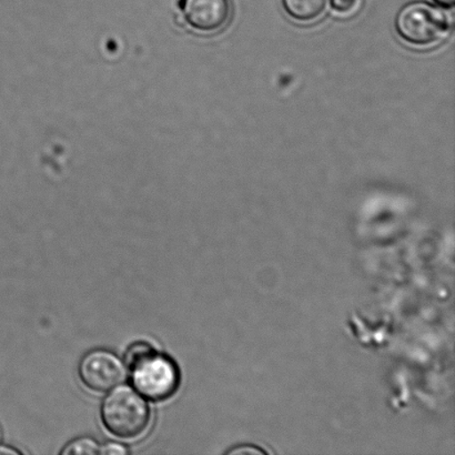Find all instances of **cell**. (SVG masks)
<instances>
[{
  "instance_id": "cell-10",
  "label": "cell",
  "mask_w": 455,
  "mask_h": 455,
  "mask_svg": "<svg viewBox=\"0 0 455 455\" xmlns=\"http://www.w3.org/2000/svg\"><path fill=\"white\" fill-rule=\"evenodd\" d=\"M2 454H8V455H16V454H21L20 451H18L17 449L9 448V447H0V455Z\"/></svg>"
},
{
  "instance_id": "cell-8",
  "label": "cell",
  "mask_w": 455,
  "mask_h": 455,
  "mask_svg": "<svg viewBox=\"0 0 455 455\" xmlns=\"http://www.w3.org/2000/svg\"><path fill=\"white\" fill-rule=\"evenodd\" d=\"M329 2L334 12L341 13V15H347V13L355 11L359 0H329Z\"/></svg>"
},
{
  "instance_id": "cell-5",
  "label": "cell",
  "mask_w": 455,
  "mask_h": 455,
  "mask_svg": "<svg viewBox=\"0 0 455 455\" xmlns=\"http://www.w3.org/2000/svg\"><path fill=\"white\" fill-rule=\"evenodd\" d=\"M182 17L195 33H220L229 24L232 7L230 0H180Z\"/></svg>"
},
{
  "instance_id": "cell-11",
  "label": "cell",
  "mask_w": 455,
  "mask_h": 455,
  "mask_svg": "<svg viewBox=\"0 0 455 455\" xmlns=\"http://www.w3.org/2000/svg\"><path fill=\"white\" fill-rule=\"evenodd\" d=\"M435 4L445 8H451L455 3V0H434Z\"/></svg>"
},
{
  "instance_id": "cell-1",
  "label": "cell",
  "mask_w": 455,
  "mask_h": 455,
  "mask_svg": "<svg viewBox=\"0 0 455 455\" xmlns=\"http://www.w3.org/2000/svg\"><path fill=\"white\" fill-rule=\"evenodd\" d=\"M131 381L138 394L154 403L171 399L180 387V370L175 360L138 341L124 355Z\"/></svg>"
},
{
  "instance_id": "cell-2",
  "label": "cell",
  "mask_w": 455,
  "mask_h": 455,
  "mask_svg": "<svg viewBox=\"0 0 455 455\" xmlns=\"http://www.w3.org/2000/svg\"><path fill=\"white\" fill-rule=\"evenodd\" d=\"M100 414L106 429L120 439L137 438L150 422L148 403L127 386L117 387L106 396Z\"/></svg>"
},
{
  "instance_id": "cell-7",
  "label": "cell",
  "mask_w": 455,
  "mask_h": 455,
  "mask_svg": "<svg viewBox=\"0 0 455 455\" xmlns=\"http://www.w3.org/2000/svg\"><path fill=\"white\" fill-rule=\"evenodd\" d=\"M100 453V445L92 438L76 439L61 450V455H97Z\"/></svg>"
},
{
  "instance_id": "cell-6",
  "label": "cell",
  "mask_w": 455,
  "mask_h": 455,
  "mask_svg": "<svg viewBox=\"0 0 455 455\" xmlns=\"http://www.w3.org/2000/svg\"><path fill=\"white\" fill-rule=\"evenodd\" d=\"M329 0H283L285 12L292 20L311 22L318 20L328 6Z\"/></svg>"
},
{
  "instance_id": "cell-4",
  "label": "cell",
  "mask_w": 455,
  "mask_h": 455,
  "mask_svg": "<svg viewBox=\"0 0 455 455\" xmlns=\"http://www.w3.org/2000/svg\"><path fill=\"white\" fill-rule=\"evenodd\" d=\"M78 372L80 380L89 390L106 394L124 380L126 367L114 352L98 349L84 356Z\"/></svg>"
},
{
  "instance_id": "cell-3",
  "label": "cell",
  "mask_w": 455,
  "mask_h": 455,
  "mask_svg": "<svg viewBox=\"0 0 455 455\" xmlns=\"http://www.w3.org/2000/svg\"><path fill=\"white\" fill-rule=\"evenodd\" d=\"M395 28L405 43L414 47H431L448 33L447 16L426 2H413L401 9Z\"/></svg>"
},
{
  "instance_id": "cell-9",
  "label": "cell",
  "mask_w": 455,
  "mask_h": 455,
  "mask_svg": "<svg viewBox=\"0 0 455 455\" xmlns=\"http://www.w3.org/2000/svg\"><path fill=\"white\" fill-rule=\"evenodd\" d=\"M104 455H127L129 450L126 445L117 443H106L104 447L100 448V453Z\"/></svg>"
}]
</instances>
